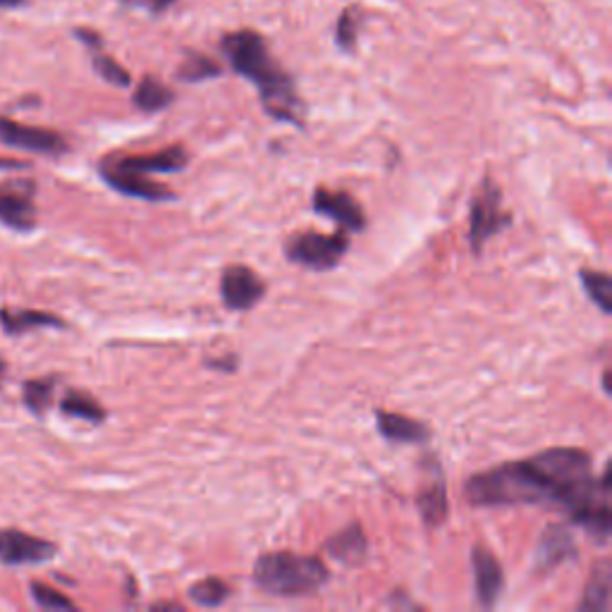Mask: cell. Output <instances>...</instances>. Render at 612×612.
I'll return each instance as SVG.
<instances>
[{
    "label": "cell",
    "mask_w": 612,
    "mask_h": 612,
    "mask_svg": "<svg viewBox=\"0 0 612 612\" xmlns=\"http://www.w3.org/2000/svg\"><path fill=\"white\" fill-rule=\"evenodd\" d=\"M187 596L192 598L197 605H201V608H218V605H223L225 601H228L230 589L223 579L206 577V579L197 581V584L189 586Z\"/></svg>",
    "instance_id": "23"
},
{
    "label": "cell",
    "mask_w": 612,
    "mask_h": 612,
    "mask_svg": "<svg viewBox=\"0 0 612 612\" xmlns=\"http://www.w3.org/2000/svg\"><path fill=\"white\" fill-rule=\"evenodd\" d=\"M94 70L99 72L108 84H113V87H130L132 84L130 72H127L118 60L108 58V55H94Z\"/></svg>",
    "instance_id": "27"
},
{
    "label": "cell",
    "mask_w": 612,
    "mask_h": 612,
    "mask_svg": "<svg viewBox=\"0 0 612 612\" xmlns=\"http://www.w3.org/2000/svg\"><path fill=\"white\" fill-rule=\"evenodd\" d=\"M311 206H314L318 216H326L333 220V223H338L340 230L359 232L366 228L364 208L359 206V201L354 199L350 192L318 187L314 192V199H311Z\"/></svg>",
    "instance_id": "9"
},
{
    "label": "cell",
    "mask_w": 612,
    "mask_h": 612,
    "mask_svg": "<svg viewBox=\"0 0 612 612\" xmlns=\"http://www.w3.org/2000/svg\"><path fill=\"white\" fill-rule=\"evenodd\" d=\"M0 142L15 146V149L44 153V156H60L67 151V142L58 132L5 118H0Z\"/></svg>",
    "instance_id": "10"
},
{
    "label": "cell",
    "mask_w": 612,
    "mask_h": 612,
    "mask_svg": "<svg viewBox=\"0 0 612 612\" xmlns=\"http://www.w3.org/2000/svg\"><path fill=\"white\" fill-rule=\"evenodd\" d=\"M467 498L479 507L503 505H541L550 503V486L534 459L507 462L481 474H474L467 483Z\"/></svg>",
    "instance_id": "2"
},
{
    "label": "cell",
    "mask_w": 612,
    "mask_h": 612,
    "mask_svg": "<svg viewBox=\"0 0 612 612\" xmlns=\"http://www.w3.org/2000/svg\"><path fill=\"white\" fill-rule=\"evenodd\" d=\"M55 555V543L20 529H0V562L5 565H39Z\"/></svg>",
    "instance_id": "11"
},
{
    "label": "cell",
    "mask_w": 612,
    "mask_h": 612,
    "mask_svg": "<svg viewBox=\"0 0 612 612\" xmlns=\"http://www.w3.org/2000/svg\"><path fill=\"white\" fill-rule=\"evenodd\" d=\"M581 285H584L586 295L593 304L598 306V309L603 311V314H610L612 311V280L608 273L603 271H593V268H584V271L579 273Z\"/></svg>",
    "instance_id": "22"
},
{
    "label": "cell",
    "mask_w": 612,
    "mask_h": 612,
    "mask_svg": "<svg viewBox=\"0 0 612 612\" xmlns=\"http://www.w3.org/2000/svg\"><path fill=\"white\" fill-rule=\"evenodd\" d=\"M77 36H79V39H82L84 44H87L89 48H96V51H99V48H101V36L96 34V32H91V29H77Z\"/></svg>",
    "instance_id": "31"
},
{
    "label": "cell",
    "mask_w": 612,
    "mask_h": 612,
    "mask_svg": "<svg viewBox=\"0 0 612 612\" xmlns=\"http://www.w3.org/2000/svg\"><path fill=\"white\" fill-rule=\"evenodd\" d=\"M22 0H0V8H15V5H20Z\"/></svg>",
    "instance_id": "32"
},
{
    "label": "cell",
    "mask_w": 612,
    "mask_h": 612,
    "mask_svg": "<svg viewBox=\"0 0 612 612\" xmlns=\"http://www.w3.org/2000/svg\"><path fill=\"white\" fill-rule=\"evenodd\" d=\"M471 567H474V591L483 608H491L498 603L500 593L505 589L503 565L495 560L491 550L476 546L471 553Z\"/></svg>",
    "instance_id": "12"
},
{
    "label": "cell",
    "mask_w": 612,
    "mask_h": 612,
    "mask_svg": "<svg viewBox=\"0 0 612 612\" xmlns=\"http://www.w3.org/2000/svg\"><path fill=\"white\" fill-rule=\"evenodd\" d=\"M366 550H369V543L359 524L345 526L326 543V553L342 565H359L366 558Z\"/></svg>",
    "instance_id": "17"
},
{
    "label": "cell",
    "mask_w": 612,
    "mask_h": 612,
    "mask_svg": "<svg viewBox=\"0 0 612 612\" xmlns=\"http://www.w3.org/2000/svg\"><path fill=\"white\" fill-rule=\"evenodd\" d=\"M350 249V237L345 230L323 235V232L304 230L292 235L285 242V256L292 263L311 268V271H330L342 261V256Z\"/></svg>",
    "instance_id": "4"
},
{
    "label": "cell",
    "mask_w": 612,
    "mask_h": 612,
    "mask_svg": "<svg viewBox=\"0 0 612 612\" xmlns=\"http://www.w3.org/2000/svg\"><path fill=\"white\" fill-rule=\"evenodd\" d=\"M512 223V216L503 208V192L495 185L491 177L481 182L476 189V197L471 201L469 213V242L476 254L481 252L483 244L498 235L500 230Z\"/></svg>",
    "instance_id": "5"
},
{
    "label": "cell",
    "mask_w": 612,
    "mask_h": 612,
    "mask_svg": "<svg viewBox=\"0 0 612 612\" xmlns=\"http://www.w3.org/2000/svg\"><path fill=\"white\" fill-rule=\"evenodd\" d=\"M0 223L29 232L36 225V185L32 180H8L0 185Z\"/></svg>",
    "instance_id": "6"
},
{
    "label": "cell",
    "mask_w": 612,
    "mask_h": 612,
    "mask_svg": "<svg viewBox=\"0 0 612 612\" xmlns=\"http://www.w3.org/2000/svg\"><path fill=\"white\" fill-rule=\"evenodd\" d=\"M361 22H364V15H361V10L357 8V5H350L347 10H342V15L338 20V29H335V41H338L340 51H347V53L354 51Z\"/></svg>",
    "instance_id": "26"
},
{
    "label": "cell",
    "mask_w": 612,
    "mask_h": 612,
    "mask_svg": "<svg viewBox=\"0 0 612 612\" xmlns=\"http://www.w3.org/2000/svg\"><path fill=\"white\" fill-rule=\"evenodd\" d=\"M0 323H3L5 333L10 335H20L36 328H65V323L60 321L58 316L36 309H20V311L3 309L0 311Z\"/></svg>",
    "instance_id": "18"
},
{
    "label": "cell",
    "mask_w": 612,
    "mask_h": 612,
    "mask_svg": "<svg viewBox=\"0 0 612 612\" xmlns=\"http://www.w3.org/2000/svg\"><path fill=\"white\" fill-rule=\"evenodd\" d=\"M130 8H144L146 12H153V15H161L168 8H173L177 0H122Z\"/></svg>",
    "instance_id": "29"
},
{
    "label": "cell",
    "mask_w": 612,
    "mask_h": 612,
    "mask_svg": "<svg viewBox=\"0 0 612 612\" xmlns=\"http://www.w3.org/2000/svg\"><path fill=\"white\" fill-rule=\"evenodd\" d=\"M376 426L378 433L383 438L393 440V443H426L431 438V428H428L424 421L409 419V416L393 414V412H383L378 409L376 412Z\"/></svg>",
    "instance_id": "15"
},
{
    "label": "cell",
    "mask_w": 612,
    "mask_h": 612,
    "mask_svg": "<svg viewBox=\"0 0 612 612\" xmlns=\"http://www.w3.org/2000/svg\"><path fill=\"white\" fill-rule=\"evenodd\" d=\"M610 608V562L601 560L593 567L589 586H586L584 601L579 603V610L605 612Z\"/></svg>",
    "instance_id": "19"
},
{
    "label": "cell",
    "mask_w": 612,
    "mask_h": 612,
    "mask_svg": "<svg viewBox=\"0 0 612 612\" xmlns=\"http://www.w3.org/2000/svg\"><path fill=\"white\" fill-rule=\"evenodd\" d=\"M223 53L237 75L256 84L263 110L280 122L304 125V103L297 96L295 82L273 60L266 41L254 29H242L223 36Z\"/></svg>",
    "instance_id": "1"
},
{
    "label": "cell",
    "mask_w": 612,
    "mask_h": 612,
    "mask_svg": "<svg viewBox=\"0 0 612 612\" xmlns=\"http://www.w3.org/2000/svg\"><path fill=\"white\" fill-rule=\"evenodd\" d=\"M3 376H5V361L0 359V381H3Z\"/></svg>",
    "instance_id": "33"
},
{
    "label": "cell",
    "mask_w": 612,
    "mask_h": 612,
    "mask_svg": "<svg viewBox=\"0 0 612 612\" xmlns=\"http://www.w3.org/2000/svg\"><path fill=\"white\" fill-rule=\"evenodd\" d=\"M266 295V283L249 266H228L220 278V297L230 311H247Z\"/></svg>",
    "instance_id": "8"
},
{
    "label": "cell",
    "mask_w": 612,
    "mask_h": 612,
    "mask_svg": "<svg viewBox=\"0 0 612 612\" xmlns=\"http://www.w3.org/2000/svg\"><path fill=\"white\" fill-rule=\"evenodd\" d=\"M32 596L34 601L46 610H75L77 605L65 596V593L55 591L53 586L41 584V581H34L32 584Z\"/></svg>",
    "instance_id": "28"
},
{
    "label": "cell",
    "mask_w": 612,
    "mask_h": 612,
    "mask_svg": "<svg viewBox=\"0 0 612 612\" xmlns=\"http://www.w3.org/2000/svg\"><path fill=\"white\" fill-rule=\"evenodd\" d=\"M60 409L67 416H75V419L91 421V424H101L106 419V409H103L94 397L87 393H79V390H70L60 402Z\"/></svg>",
    "instance_id": "21"
},
{
    "label": "cell",
    "mask_w": 612,
    "mask_h": 612,
    "mask_svg": "<svg viewBox=\"0 0 612 612\" xmlns=\"http://www.w3.org/2000/svg\"><path fill=\"white\" fill-rule=\"evenodd\" d=\"M55 378H34V381L24 383V405L32 409L34 414H44L51 407L55 395Z\"/></svg>",
    "instance_id": "24"
},
{
    "label": "cell",
    "mask_w": 612,
    "mask_h": 612,
    "mask_svg": "<svg viewBox=\"0 0 612 612\" xmlns=\"http://www.w3.org/2000/svg\"><path fill=\"white\" fill-rule=\"evenodd\" d=\"M208 369H216V371H235L237 369V357H223V359H208L206 361Z\"/></svg>",
    "instance_id": "30"
},
{
    "label": "cell",
    "mask_w": 612,
    "mask_h": 612,
    "mask_svg": "<svg viewBox=\"0 0 612 612\" xmlns=\"http://www.w3.org/2000/svg\"><path fill=\"white\" fill-rule=\"evenodd\" d=\"M328 581V569L321 558L299 553H263L254 562V584L263 593L280 598L311 596Z\"/></svg>",
    "instance_id": "3"
},
{
    "label": "cell",
    "mask_w": 612,
    "mask_h": 612,
    "mask_svg": "<svg viewBox=\"0 0 612 612\" xmlns=\"http://www.w3.org/2000/svg\"><path fill=\"white\" fill-rule=\"evenodd\" d=\"M577 558V543H574L572 531L567 529L565 524H550L546 531H543L541 543H538L536 550V562L538 569H550L558 567L560 562Z\"/></svg>",
    "instance_id": "13"
},
{
    "label": "cell",
    "mask_w": 612,
    "mask_h": 612,
    "mask_svg": "<svg viewBox=\"0 0 612 612\" xmlns=\"http://www.w3.org/2000/svg\"><path fill=\"white\" fill-rule=\"evenodd\" d=\"M101 175L110 187L118 189L120 194H127V197L144 199V201H173L175 199V194L170 192L168 187L158 185V182L149 180V177L115 173V170H106V168H101Z\"/></svg>",
    "instance_id": "14"
},
{
    "label": "cell",
    "mask_w": 612,
    "mask_h": 612,
    "mask_svg": "<svg viewBox=\"0 0 612 612\" xmlns=\"http://www.w3.org/2000/svg\"><path fill=\"white\" fill-rule=\"evenodd\" d=\"M173 101H175L173 91L165 87L161 79L156 77H144L132 96L134 106L144 110V113H158V110H165Z\"/></svg>",
    "instance_id": "20"
},
{
    "label": "cell",
    "mask_w": 612,
    "mask_h": 612,
    "mask_svg": "<svg viewBox=\"0 0 612 612\" xmlns=\"http://www.w3.org/2000/svg\"><path fill=\"white\" fill-rule=\"evenodd\" d=\"M220 72L223 70L211 58H206V55L187 53V60L177 70V79L180 82H204V79L218 77Z\"/></svg>",
    "instance_id": "25"
},
{
    "label": "cell",
    "mask_w": 612,
    "mask_h": 612,
    "mask_svg": "<svg viewBox=\"0 0 612 612\" xmlns=\"http://www.w3.org/2000/svg\"><path fill=\"white\" fill-rule=\"evenodd\" d=\"M416 505H419L421 517L428 526L443 524L445 517H448V491H445L443 471H440L438 464H433V476L419 491Z\"/></svg>",
    "instance_id": "16"
},
{
    "label": "cell",
    "mask_w": 612,
    "mask_h": 612,
    "mask_svg": "<svg viewBox=\"0 0 612 612\" xmlns=\"http://www.w3.org/2000/svg\"><path fill=\"white\" fill-rule=\"evenodd\" d=\"M189 163V153L182 146H168L158 153L146 156H110L101 163V168L115 170V173L149 177L151 173H180Z\"/></svg>",
    "instance_id": "7"
}]
</instances>
